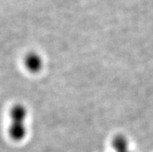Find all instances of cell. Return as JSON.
I'll list each match as a JSON object with an SVG mask.
<instances>
[{"mask_svg": "<svg viewBox=\"0 0 153 152\" xmlns=\"http://www.w3.org/2000/svg\"><path fill=\"white\" fill-rule=\"evenodd\" d=\"M25 63L27 68H29L30 70H32V71H36L40 65L38 58L33 54H30L29 56H27L25 60Z\"/></svg>", "mask_w": 153, "mask_h": 152, "instance_id": "7a4b0ae2", "label": "cell"}, {"mask_svg": "<svg viewBox=\"0 0 153 152\" xmlns=\"http://www.w3.org/2000/svg\"><path fill=\"white\" fill-rule=\"evenodd\" d=\"M26 110L23 106H15L11 110L12 123L10 127V134L15 141H20L25 135L24 119Z\"/></svg>", "mask_w": 153, "mask_h": 152, "instance_id": "6da1fadb", "label": "cell"}]
</instances>
